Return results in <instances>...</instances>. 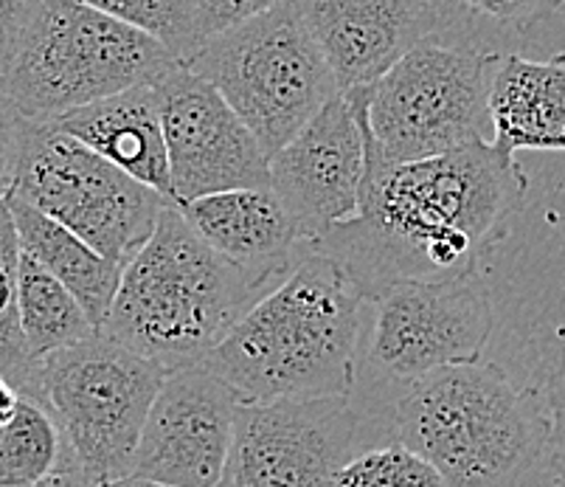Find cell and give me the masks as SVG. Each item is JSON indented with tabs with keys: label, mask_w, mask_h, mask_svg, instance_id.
Returning a JSON list of instances; mask_svg holds the SVG:
<instances>
[{
	"label": "cell",
	"mask_w": 565,
	"mask_h": 487,
	"mask_svg": "<svg viewBox=\"0 0 565 487\" xmlns=\"http://www.w3.org/2000/svg\"><path fill=\"white\" fill-rule=\"evenodd\" d=\"M167 45L181 63L205 43L200 29V0H82Z\"/></svg>",
	"instance_id": "23"
},
{
	"label": "cell",
	"mask_w": 565,
	"mask_h": 487,
	"mask_svg": "<svg viewBox=\"0 0 565 487\" xmlns=\"http://www.w3.org/2000/svg\"><path fill=\"white\" fill-rule=\"evenodd\" d=\"M343 94L369 88L450 25L448 0H296Z\"/></svg>",
	"instance_id": "15"
},
{
	"label": "cell",
	"mask_w": 565,
	"mask_h": 487,
	"mask_svg": "<svg viewBox=\"0 0 565 487\" xmlns=\"http://www.w3.org/2000/svg\"><path fill=\"white\" fill-rule=\"evenodd\" d=\"M51 125L172 200L167 136L156 85H141L94 105L76 107L51 119Z\"/></svg>",
	"instance_id": "17"
},
{
	"label": "cell",
	"mask_w": 565,
	"mask_h": 487,
	"mask_svg": "<svg viewBox=\"0 0 565 487\" xmlns=\"http://www.w3.org/2000/svg\"><path fill=\"white\" fill-rule=\"evenodd\" d=\"M20 325L34 361L71 350L99 332L82 301L29 254L20 260Z\"/></svg>",
	"instance_id": "20"
},
{
	"label": "cell",
	"mask_w": 565,
	"mask_h": 487,
	"mask_svg": "<svg viewBox=\"0 0 565 487\" xmlns=\"http://www.w3.org/2000/svg\"><path fill=\"white\" fill-rule=\"evenodd\" d=\"M526 189L518 158L487 138L408 163L366 156L358 218L310 248L330 256L366 301L399 282L459 279L476 274L481 251Z\"/></svg>",
	"instance_id": "1"
},
{
	"label": "cell",
	"mask_w": 565,
	"mask_h": 487,
	"mask_svg": "<svg viewBox=\"0 0 565 487\" xmlns=\"http://www.w3.org/2000/svg\"><path fill=\"white\" fill-rule=\"evenodd\" d=\"M454 3L476 14H484L495 23L512 25V29H529L532 23L552 14L563 0H454Z\"/></svg>",
	"instance_id": "26"
},
{
	"label": "cell",
	"mask_w": 565,
	"mask_h": 487,
	"mask_svg": "<svg viewBox=\"0 0 565 487\" xmlns=\"http://www.w3.org/2000/svg\"><path fill=\"white\" fill-rule=\"evenodd\" d=\"M363 301L330 256L310 248L203 367L239 403L349 398L361 363Z\"/></svg>",
	"instance_id": "2"
},
{
	"label": "cell",
	"mask_w": 565,
	"mask_h": 487,
	"mask_svg": "<svg viewBox=\"0 0 565 487\" xmlns=\"http://www.w3.org/2000/svg\"><path fill=\"white\" fill-rule=\"evenodd\" d=\"M498 60L470 45L425 40L374 85L349 91L366 156L408 163L481 141Z\"/></svg>",
	"instance_id": "7"
},
{
	"label": "cell",
	"mask_w": 565,
	"mask_h": 487,
	"mask_svg": "<svg viewBox=\"0 0 565 487\" xmlns=\"http://www.w3.org/2000/svg\"><path fill=\"white\" fill-rule=\"evenodd\" d=\"M287 3V0H200V29L203 40L225 32L231 25H239L267 9Z\"/></svg>",
	"instance_id": "28"
},
{
	"label": "cell",
	"mask_w": 565,
	"mask_h": 487,
	"mask_svg": "<svg viewBox=\"0 0 565 487\" xmlns=\"http://www.w3.org/2000/svg\"><path fill=\"white\" fill-rule=\"evenodd\" d=\"M181 63L156 38L82 0H45L0 74L25 119L51 121L107 96L156 85Z\"/></svg>",
	"instance_id": "5"
},
{
	"label": "cell",
	"mask_w": 565,
	"mask_h": 487,
	"mask_svg": "<svg viewBox=\"0 0 565 487\" xmlns=\"http://www.w3.org/2000/svg\"><path fill=\"white\" fill-rule=\"evenodd\" d=\"M20 248L7 198H0V378L40 403V361L29 352L20 325Z\"/></svg>",
	"instance_id": "22"
},
{
	"label": "cell",
	"mask_w": 565,
	"mask_h": 487,
	"mask_svg": "<svg viewBox=\"0 0 565 487\" xmlns=\"http://www.w3.org/2000/svg\"><path fill=\"white\" fill-rule=\"evenodd\" d=\"M358 440L349 398L239 403L220 487H332Z\"/></svg>",
	"instance_id": "11"
},
{
	"label": "cell",
	"mask_w": 565,
	"mask_h": 487,
	"mask_svg": "<svg viewBox=\"0 0 565 487\" xmlns=\"http://www.w3.org/2000/svg\"><path fill=\"white\" fill-rule=\"evenodd\" d=\"M332 487H448L436 465L405 445H383L352 456Z\"/></svg>",
	"instance_id": "24"
},
{
	"label": "cell",
	"mask_w": 565,
	"mask_h": 487,
	"mask_svg": "<svg viewBox=\"0 0 565 487\" xmlns=\"http://www.w3.org/2000/svg\"><path fill=\"white\" fill-rule=\"evenodd\" d=\"M397 440L448 487H521L552 443V423L503 369L461 363L405 383Z\"/></svg>",
	"instance_id": "4"
},
{
	"label": "cell",
	"mask_w": 565,
	"mask_h": 487,
	"mask_svg": "<svg viewBox=\"0 0 565 487\" xmlns=\"http://www.w3.org/2000/svg\"><path fill=\"white\" fill-rule=\"evenodd\" d=\"M492 332L490 290L479 274L399 282L374 299L366 361L383 378L414 383L479 363Z\"/></svg>",
	"instance_id": "10"
},
{
	"label": "cell",
	"mask_w": 565,
	"mask_h": 487,
	"mask_svg": "<svg viewBox=\"0 0 565 487\" xmlns=\"http://www.w3.org/2000/svg\"><path fill=\"white\" fill-rule=\"evenodd\" d=\"M102 487H169V485H158V481H150V479H141V476H121V479L116 481H107V485Z\"/></svg>",
	"instance_id": "31"
},
{
	"label": "cell",
	"mask_w": 565,
	"mask_h": 487,
	"mask_svg": "<svg viewBox=\"0 0 565 487\" xmlns=\"http://www.w3.org/2000/svg\"><path fill=\"white\" fill-rule=\"evenodd\" d=\"M181 209L214 251L256 274L287 279L310 251L301 225L270 187L205 194Z\"/></svg>",
	"instance_id": "16"
},
{
	"label": "cell",
	"mask_w": 565,
	"mask_h": 487,
	"mask_svg": "<svg viewBox=\"0 0 565 487\" xmlns=\"http://www.w3.org/2000/svg\"><path fill=\"white\" fill-rule=\"evenodd\" d=\"M45 0H0V74L12 63L14 51L32 32Z\"/></svg>",
	"instance_id": "27"
},
{
	"label": "cell",
	"mask_w": 565,
	"mask_h": 487,
	"mask_svg": "<svg viewBox=\"0 0 565 487\" xmlns=\"http://www.w3.org/2000/svg\"><path fill=\"white\" fill-rule=\"evenodd\" d=\"M7 203L23 254L32 256L34 263H40L49 274L63 282L65 288L82 301L96 330H102V325L110 316L118 288H121L125 265L102 256L79 234H74L63 223H56L54 218L29 207L23 200L7 198Z\"/></svg>",
	"instance_id": "19"
},
{
	"label": "cell",
	"mask_w": 565,
	"mask_h": 487,
	"mask_svg": "<svg viewBox=\"0 0 565 487\" xmlns=\"http://www.w3.org/2000/svg\"><path fill=\"white\" fill-rule=\"evenodd\" d=\"M29 127H32V119H25L7 91L0 88V198H7L12 189Z\"/></svg>",
	"instance_id": "25"
},
{
	"label": "cell",
	"mask_w": 565,
	"mask_h": 487,
	"mask_svg": "<svg viewBox=\"0 0 565 487\" xmlns=\"http://www.w3.org/2000/svg\"><path fill=\"white\" fill-rule=\"evenodd\" d=\"M65 437L54 414L32 398L20 400L9 423L0 425V487H32L60 465Z\"/></svg>",
	"instance_id": "21"
},
{
	"label": "cell",
	"mask_w": 565,
	"mask_h": 487,
	"mask_svg": "<svg viewBox=\"0 0 565 487\" xmlns=\"http://www.w3.org/2000/svg\"><path fill=\"white\" fill-rule=\"evenodd\" d=\"M366 138L347 94L332 96L305 130L270 158V189L301 225L307 243L358 218Z\"/></svg>",
	"instance_id": "14"
},
{
	"label": "cell",
	"mask_w": 565,
	"mask_h": 487,
	"mask_svg": "<svg viewBox=\"0 0 565 487\" xmlns=\"http://www.w3.org/2000/svg\"><path fill=\"white\" fill-rule=\"evenodd\" d=\"M285 279L231 263L167 200L156 232L125 265L102 336L169 372L198 367Z\"/></svg>",
	"instance_id": "3"
},
{
	"label": "cell",
	"mask_w": 565,
	"mask_h": 487,
	"mask_svg": "<svg viewBox=\"0 0 565 487\" xmlns=\"http://www.w3.org/2000/svg\"><path fill=\"white\" fill-rule=\"evenodd\" d=\"M239 398L214 372H169L143 423L132 476L169 487H220L234 443Z\"/></svg>",
	"instance_id": "13"
},
{
	"label": "cell",
	"mask_w": 565,
	"mask_h": 487,
	"mask_svg": "<svg viewBox=\"0 0 565 487\" xmlns=\"http://www.w3.org/2000/svg\"><path fill=\"white\" fill-rule=\"evenodd\" d=\"M156 91L178 207L231 189L270 187V158L212 82L178 63Z\"/></svg>",
	"instance_id": "12"
},
{
	"label": "cell",
	"mask_w": 565,
	"mask_h": 487,
	"mask_svg": "<svg viewBox=\"0 0 565 487\" xmlns=\"http://www.w3.org/2000/svg\"><path fill=\"white\" fill-rule=\"evenodd\" d=\"M32 487H99L96 485V479L85 470V465L76 459V454L71 451V445H65V454L63 459H60V465H56L54 470H51L45 479H40L38 485Z\"/></svg>",
	"instance_id": "29"
},
{
	"label": "cell",
	"mask_w": 565,
	"mask_h": 487,
	"mask_svg": "<svg viewBox=\"0 0 565 487\" xmlns=\"http://www.w3.org/2000/svg\"><path fill=\"white\" fill-rule=\"evenodd\" d=\"M167 369L96 332L40 361V403L96 485L132 474V456Z\"/></svg>",
	"instance_id": "8"
},
{
	"label": "cell",
	"mask_w": 565,
	"mask_h": 487,
	"mask_svg": "<svg viewBox=\"0 0 565 487\" xmlns=\"http://www.w3.org/2000/svg\"><path fill=\"white\" fill-rule=\"evenodd\" d=\"M7 198L40 209L118 265L147 245L169 200L51 121L25 133Z\"/></svg>",
	"instance_id": "9"
},
{
	"label": "cell",
	"mask_w": 565,
	"mask_h": 487,
	"mask_svg": "<svg viewBox=\"0 0 565 487\" xmlns=\"http://www.w3.org/2000/svg\"><path fill=\"white\" fill-rule=\"evenodd\" d=\"M559 56H563V60H565V51H563V54H559Z\"/></svg>",
	"instance_id": "32"
},
{
	"label": "cell",
	"mask_w": 565,
	"mask_h": 487,
	"mask_svg": "<svg viewBox=\"0 0 565 487\" xmlns=\"http://www.w3.org/2000/svg\"><path fill=\"white\" fill-rule=\"evenodd\" d=\"M183 65L223 94L267 158L343 94L296 0L214 34Z\"/></svg>",
	"instance_id": "6"
},
{
	"label": "cell",
	"mask_w": 565,
	"mask_h": 487,
	"mask_svg": "<svg viewBox=\"0 0 565 487\" xmlns=\"http://www.w3.org/2000/svg\"><path fill=\"white\" fill-rule=\"evenodd\" d=\"M492 145L507 156L518 150L565 152V60H498L490 91Z\"/></svg>",
	"instance_id": "18"
},
{
	"label": "cell",
	"mask_w": 565,
	"mask_h": 487,
	"mask_svg": "<svg viewBox=\"0 0 565 487\" xmlns=\"http://www.w3.org/2000/svg\"><path fill=\"white\" fill-rule=\"evenodd\" d=\"M20 400H23L20 389L9 383L7 378H0V425L14 417V412L20 409Z\"/></svg>",
	"instance_id": "30"
}]
</instances>
